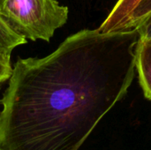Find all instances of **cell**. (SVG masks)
<instances>
[{
  "mask_svg": "<svg viewBox=\"0 0 151 150\" xmlns=\"http://www.w3.org/2000/svg\"><path fill=\"white\" fill-rule=\"evenodd\" d=\"M142 32L83 29L19 58L1 99L0 150H79L132 85Z\"/></svg>",
  "mask_w": 151,
  "mask_h": 150,
  "instance_id": "cell-1",
  "label": "cell"
},
{
  "mask_svg": "<svg viewBox=\"0 0 151 150\" xmlns=\"http://www.w3.org/2000/svg\"><path fill=\"white\" fill-rule=\"evenodd\" d=\"M67 6L57 0H0V18L17 35L50 42L68 19Z\"/></svg>",
  "mask_w": 151,
  "mask_h": 150,
  "instance_id": "cell-2",
  "label": "cell"
},
{
  "mask_svg": "<svg viewBox=\"0 0 151 150\" xmlns=\"http://www.w3.org/2000/svg\"><path fill=\"white\" fill-rule=\"evenodd\" d=\"M142 1V0H118L107 18L97 29L102 33L125 30L132 13Z\"/></svg>",
  "mask_w": 151,
  "mask_h": 150,
  "instance_id": "cell-3",
  "label": "cell"
},
{
  "mask_svg": "<svg viewBox=\"0 0 151 150\" xmlns=\"http://www.w3.org/2000/svg\"><path fill=\"white\" fill-rule=\"evenodd\" d=\"M136 72L144 96L151 101V38L140 41L137 53Z\"/></svg>",
  "mask_w": 151,
  "mask_h": 150,
  "instance_id": "cell-4",
  "label": "cell"
},
{
  "mask_svg": "<svg viewBox=\"0 0 151 150\" xmlns=\"http://www.w3.org/2000/svg\"><path fill=\"white\" fill-rule=\"evenodd\" d=\"M27 40L13 33L0 18V51L7 55L12 54V50L22 44L27 43Z\"/></svg>",
  "mask_w": 151,
  "mask_h": 150,
  "instance_id": "cell-5",
  "label": "cell"
},
{
  "mask_svg": "<svg viewBox=\"0 0 151 150\" xmlns=\"http://www.w3.org/2000/svg\"><path fill=\"white\" fill-rule=\"evenodd\" d=\"M151 15V0H142L132 13L125 30L141 26Z\"/></svg>",
  "mask_w": 151,
  "mask_h": 150,
  "instance_id": "cell-6",
  "label": "cell"
},
{
  "mask_svg": "<svg viewBox=\"0 0 151 150\" xmlns=\"http://www.w3.org/2000/svg\"><path fill=\"white\" fill-rule=\"evenodd\" d=\"M12 66L11 65V56L0 51V85L11 77Z\"/></svg>",
  "mask_w": 151,
  "mask_h": 150,
  "instance_id": "cell-7",
  "label": "cell"
},
{
  "mask_svg": "<svg viewBox=\"0 0 151 150\" xmlns=\"http://www.w3.org/2000/svg\"><path fill=\"white\" fill-rule=\"evenodd\" d=\"M141 32H142V37L146 39L151 38V15L141 25L139 26Z\"/></svg>",
  "mask_w": 151,
  "mask_h": 150,
  "instance_id": "cell-8",
  "label": "cell"
}]
</instances>
